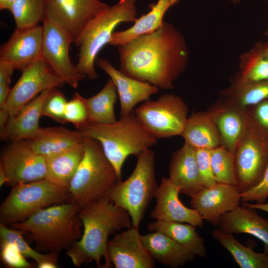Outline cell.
<instances>
[{"label":"cell","instance_id":"6","mask_svg":"<svg viewBox=\"0 0 268 268\" xmlns=\"http://www.w3.org/2000/svg\"><path fill=\"white\" fill-rule=\"evenodd\" d=\"M82 144L83 156L68 188L70 201L79 208L105 196L120 181L100 142L84 136Z\"/></svg>","mask_w":268,"mask_h":268},{"label":"cell","instance_id":"42","mask_svg":"<svg viewBox=\"0 0 268 268\" xmlns=\"http://www.w3.org/2000/svg\"><path fill=\"white\" fill-rule=\"evenodd\" d=\"M14 69L8 64L0 61V108H2L10 91L11 76Z\"/></svg>","mask_w":268,"mask_h":268},{"label":"cell","instance_id":"2","mask_svg":"<svg viewBox=\"0 0 268 268\" xmlns=\"http://www.w3.org/2000/svg\"><path fill=\"white\" fill-rule=\"evenodd\" d=\"M83 227L80 238L67 250V255L77 267L94 261L98 268L112 265L107 253L111 234L132 226L128 212L106 196L79 208Z\"/></svg>","mask_w":268,"mask_h":268},{"label":"cell","instance_id":"18","mask_svg":"<svg viewBox=\"0 0 268 268\" xmlns=\"http://www.w3.org/2000/svg\"><path fill=\"white\" fill-rule=\"evenodd\" d=\"M180 188L169 178L162 177L155 195L156 204L150 212L156 220L187 223L202 228L203 219L194 208L184 205L180 201Z\"/></svg>","mask_w":268,"mask_h":268},{"label":"cell","instance_id":"26","mask_svg":"<svg viewBox=\"0 0 268 268\" xmlns=\"http://www.w3.org/2000/svg\"><path fill=\"white\" fill-rule=\"evenodd\" d=\"M83 154L82 143L65 152L45 157V179L61 188L68 190Z\"/></svg>","mask_w":268,"mask_h":268},{"label":"cell","instance_id":"37","mask_svg":"<svg viewBox=\"0 0 268 268\" xmlns=\"http://www.w3.org/2000/svg\"><path fill=\"white\" fill-rule=\"evenodd\" d=\"M67 102L62 91L57 88H53L43 105L42 116L47 117L58 123H66L65 113Z\"/></svg>","mask_w":268,"mask_h":268},{"label":"cell","instance_id":"23","mask_svg":"<svg viewBox=\"0 0 268 268\" xmlns=\"http://www.w3.org/2000/svg\"><path fill=\"white\" fill-rule=\"evenodd\" d=\"M84 136L79 130L64 127L40 128L35 137L28 140L32 150L45 157L69 150L82 143Z\"/></svg>","mask_w":268,"mask_h":268},{"label":"cell","instance_id":"24","mask_svg":"<svg viewBox=\"0 0 268 268\" xmlns=\"http://www.w3.org/2000/svg\"><path fill=\"white\" fill-rule=\"evenodd\" d=\"M141 238L150 256L155 260L171 268L183 267L196 256L168 236L158 231L141 235Z\"/></svg>","mask_w":268,"mask_h":268},{"label":"cell","instance_id":"47","mask_svg":"<svg viewBox=\"0 0 268 268\" xmlns=\"http://www.w3.org/2000/svg\"><path fill=\"white\" fill-rule=\"evenodd\" d=\"M178 0H169V1H170L171 3V6L174 5L176 3H177L178 1ZM230 0L231 1H232V2L234 3H239L240 1V0Z\"/></svg>","mask_w":268,"mask_h":268},{"label":"cell","instance_id":"43","mask_svg":"<svg viewBox=\"0 0 268 268\" xmlns=\"http://www.w3.org/2000/svg\"><path fill=\"white\" fill-rule=\"evenodd\" d=\"M255 116L259 123L268 129V101L259 104L256 110Z\"/></svg>","mask_w":268,"mask_h":268},{"label":"cell","instance_id":"33","mask_svg":"<svg viewBox=\"0 0 268 268\" xmlns=\"http://www.w3.org/2000/svg\"><path fill=\"white\" fill-rule=\"evenodd\" d=\"M240 59L241 79L249 82L268 80V56L265 51L264 43H257Z\"/></svg>","mask_w":268,"mask_h":268},{"label":"cell","instance_id":"5","mask_svg":"<svg viewBox=\"0 0 268 268\" xmlns=\"http://www.w3.org/2000/svg\"><path fill=\"white\" fill-rule=\"evenodd\" d=\"M137 11L135 0H120L90 20L74 41L78 47V72L90 79L98 76L95 63L99 52L109 44L116 27L122 22H134Z\"/></svg>","mask_w":268,"mask_h":268},{"label":"cell","instance_id":"30","mask_svg":"<svg viewBox=\"0 0 268 268\" xmlns=\"http://www.w3.org/2000/svg\"><path fill=\"white\" fill-rule=\"evenodd\" d=\"M117 92L114 83L109 79L96 95L88 98L83 97L88 113V124H105L117 121L114 111Z\"/></svg>","mask_w":268,"mask_h":268},{"label":"cell","instance_id":"3","mask_svg":"<svg viewBox=\"0 0 268 268\" xmlns=\"http://www.w3.org/2000/svg\"><path fill=\"white\" fill-rule=\"evenodd\" d=\"M79 208L71 201L54 205L9 226L28 234L37 250L59 253L67 250L81 236Z\"/></svg>","mask_w":268,"mask_h":268},{"label":"cell","instance_id":"27","mask_svg":"<svg viewBox=\"0 0 268 268\" xmlns=\"http://www.w3.org/2000/svg\"><path fill=\"white\" fill-rule=\"evenodd\" d=\"M196 227L187 223L163 220H156L147 225L149 231L161 232L196 256L203 258L207 254L206 249Z\"/></svg>","mask_w":268,"mask_h":268},{"label":"cell","instance_id":"49","mask_svg":"<svg viewBox=\"0 0 268 268\" xmlns=\"http://www.w3.org/2000/svg\"><path fill=\"white\" fill-rule=\"evenodd\" d=\"M265 35L268 37V29L267 30V31L264 33Z\"/></svg>","mask_w":268,"mask_h":268},{"label":"cell","instance_id":"14","mask_svg":"<svg viewBox=\"0 0 268 268\" xmlns=\"http://www.w3.org/2000/svg\"><path fill=\"white\" fill-rule=\"evenodd\" d=\"M238 191L250 189L261 179L268 162V154L247 127L235 153Z\"/></svg>","mask_w":268,"mask_h":268},{"label":"cell","instance_id":"13","mask_svg":"<svg viewBox=\"0 0 268 268\" xmlns=\"http://www.w3.org/2000/svg\"><path fill=\"white\" fill-rule=\"evenodd\" d=\"M108 6L99 0H46L45 17L64 29L74 42L87 23Z\"/></svg>","mask_w":268,"mask_h":268},{"label":"cell","instance_id":"12","mask_svg":"<svg viewBox=\"0 0 268 268\" xmlns=\"http://www.w3.org/2000/svg\"><path fill=\"white\" fill-rule=\"evenodd\" d=\"M0 166L12 186L45 178L46 158L32 150L28 140L13 141L3 151Z\"/></svg>","mask_w":268,"mask_h":268},{"label":"cell","instance_id":"21","mask_svg":"<svg viewBox=\"0 0 268 268\" xmlns=\"http://www.w3.org/2000/svg\"><path fill=\"white\" fill-rule=\"evenodd\" d=\"M169 169V179L180 188V194L190 197L204 187L197 162L196 150L187 143L173 154Z\"/></svg>","mask_w":268,"mask_h":268},{"label":"cell","instance_id":"9","mask_svg":"<svg viewBox=\"0 0 268 268\" xmlns=\"http://www.w3.org/2000/svg\"><path fill=\"white\" fill-rule=\"evenodd\" d=\"M188 111L180 97L164 94L156 100L146 101L134 112L145 130L157 139L181 135Z\"/></svg>","mask_w":268,"mask_h":268},{"label":"cell","instance_id":"11","mask_svg":"<svg viewBox=\"0 0 268 268\" xmlns=\"http://www.w3.org/2000/svg\"><path fill=\"white\" fill-rule=\"evenodd\" d=\"M42 27V58L65 83L76 88L84 76L78 72L70 59L69 49L73 42L71 37L64 29L46 17Z\"/></svg>","mask_w":268,"mask_h":268},{"label":"cell","instance_id":"48","mask_svg":"<svg viewBox=\"0 0 268 268\" xmlns=\"http://www.w3.org/2000/svg\"><path fill=\"white\" fill-rule=\"evenodd\" d=\"M264 49L266 53L268 56V43H264Z\"/></svg>","mask_w":268,"mask_h":268},{"label":"cell","instance_id":"8","mask_svg":"<svg viewBox=\"0 0 268 268\" xmlns=\"http://www.w3.org/2000/svg\"><path fill=\"white\" fill-rule=\"evenodd\" d=\"M70 201L69 190L46 179L19 183L12 187L0 207V222L9 225L22 222L36 212Z\"/></svg>","mask_w":268,"mask_h":268},{"label":"cell","instance_id":"41","mask_svg":"<svg viewBox=\"0 0 268 268\" xmlns=\"http://www.w3.org/2000/svg\"><path fill=\"white\" fill-rule=\"evenodd\" d=\"M197 162L204 187L214 184L216 181L213 175L210 158V150L195 149Z\"/></svg>","mask_w":268,"mask_h":268},{"label":"cell","instance_id":"10","mask_svg":"<svg viewBox=\"0 0 268 268\" xmlns=\"http://www.w3.org/2000/svg\"><path fill=\"white\" fill-rule=\"evenodd\" d=\"M22 71L21 76L11 89L5 103L0 109V130L9 118L15 116L38 94L65 83L42 58L36 60Z\"/></svg>","mask_w":268,"mask_h":268},{"label":"cell","instance_id":"36","mask_svg":"<svg viewBox=\"0 0 268 268\" xmlns=\"http://www.w3.org/2000/svg\"><path fill=\"white\" fill-rule=\"evenodd\" d=\"M232 92L243 107L258 104L268 98V80L249 82L239 78Z\"/></svg>","mask_w":268,"mask_h":268},{"label":"cell","instance_id":"50","mask_svg":"<svg viewBox=\"0 0 268 268\" xmlns=\"http://www.w3.org/2000/svg\"></svg>","mask_w":268,"mask_h":268},{"label":"cell","instance_id":"32","mask_svg":"<svg viewBox=\"0 0 268 268\" xmlns=\"http://www.w3.org/2000/svg\"><path fill=\"white\" fill-rule=\"evenodd\" d=\"M23 232L20 230L7 227L0 223V241L14 244L26 258H29L37 264L38 268H56L58 267V253L50 252L41 253L32 248L22 236Z\"/></svg>","mask_w":268,"mask_h":268},{"label":"cell","instance_id":"39","mask_svg":"<svg viewBox=\"0 0 268 268\" xmlns=\"http://www.w3.org/2000/svg\"><path fill=\"white\" fill-rule=\"evenodd\" d=\"M0 259L4 266L10 268H31L29 263L13 243L0 241Z\"/></svg>","mask_w":268,"mask_h":268},{"label":"cell","instance_id":"34","mask_svg":"<svg viewBox=\"0 0 268 268\" xmlns=\"http://www.w3.org/2000/svg\"><path fill=\"white\" fill-rule=\"evenodd\" d=\"M10 11L16 29L32 28L45 17L46 0H15Z\"/></svg>","mask_w":268,"mask_h":268},{"label":"cell","instance_id":"40","mask_svg":"<svg viewBox=\"0 0 268 268\" xmlns=\"http://www.w3.org/2000/svg\"><path fill=\"white\" fill-rule=\"evenodd\" d=\"M243 203L255 201L257 203L266 202L268 198V162L259 182L248 190L240 193Z\"/></svg>","mask_w":268,"mask_h":268},{"label":"cell","instance_id":"7","mask_svg":"<svg viewBox=\"0 0 268 268\" xmlns=\"http://www.w3.org/2000/svg\"><path fill=\"white\" fill-rule=\"evenodd\" d=\"M137 162L131 176L118 181L106 193L115 204L129 213L132 226L138 228L145 211L155 198L158 186L155 174V155L147 149L136 155Z\"/></svg>","mask_w":268,"mask_h":268},{"label":"cell","instance_id":"29","mask_svg":"<svg viewBox=\"0 0 268 268\" xmlns=\"http://www.w3.org/2000/svg\"><path fill=\"white\" fill-rule=\"evenodd\" d=\"M211 236L231 254L240 268H268V255L265 253L255 252L219 228L213 230Z\"/></svg>","mask_w":268,"mask_h":268},{"label":"cell","instance_id":"1","mask_svg":"<svg viewBox=\"0 0 268 268\" xmlns=\"http://www.w3.org/2000/svg\"><path fill=\"white\" fill-rule=\"evenodd\" d=\"M120 71L159 88H173L186 68L188 52L183 35L165 21L156 30L118 46Z\"/></svg>","mask_w":268,"mask_h":268},{"label":"cell","instance_id":"28","mask_svg":"<svg viewBox=\"0 0 268 268\" xmlns=\"http://www.w3.org/2000/svg\"><path fill=\"white\" fill-rule=\"evenodd\" d=\"M171 6L169 0H158L148 13L135 20L133 26L123 31L114 32L108 44L114 46L123 45L139 36L156 30L163 23L164 15Z\"/></svg>","mask_w":268,"mask_h":268},{"label":"cell","instance_id":"16","mask_svg":"<svg viewBox=\"0 0 268 268\" xmlns=\"http://www.w3.org/2000/svg\"><path fill=\"white\" fill-rule=\"evenodd\" d=\"M109 260L116 268H153L155 260L145 248L138 228L132 226L108 241Z\"/></svg>","mask_w":268,"mask_h":268},{"label":"cell","instance_id":"4","mask_svg":"<svg viewBox=\"0 0 268 268\" xmlns=\"http://www.w3.org/2000/svg\"><path fill=\"white\" fill-rule=\"evenodd\" d=\"M79 130L84 136L90 137L100 142L120 181L127 158L131 155L136 156L157 143L156 139L145 130L134 112L120 117L115 122L88 124Z\"/></svg>","mask_w":268,"mask_h":268},{"label":"cell","instance_id":"45","mask_svg":"<svg viewBox=\"0 0 268 268\" xmlns=\"http://www.w3.org/2000/svg\"><path fill=\"white\" fill-rule=\"evenodd\" d=\"M15 0H0V9L10 10Z\"/></svg>","mask_w":268,"mask_h":268},{"label":"cell","instance_id":"25","mask_svg":"<svg viewBox=\"0 0 268 268\" xmlns=\"http://www.w3.org/2000/svg\"><path fill=\"white\" fill-rule=\"evenodd\" d=\"M181 135L195 149H212L218 146L220 135L211 114H193L187 119Z\"/></svg>","mask_w":268,"mask_h":268},{"label":"cell","instance_id":"31","mask_svg":"<svg viewBox=\"0 0 268 268\" xmlns=\"http://www.w3.org/2000/svg\"><path fill=\"white\" fill-rule=\"evenodd\" d=\"M225 147L235 153L247 127L242 115L229 109H221L211 114Z\"/></svg>","mask_w":268,"mask_h":268},{"label":"cell","instance_id":"46","mask_svg":"<svg viewBox=\"0 0 268 268\" xmlns=\"http://www.w3.org/2000/svg\"><path fill=\"white\" fill-rule=\"evenodd\" d=\"M8 183L7 175L2 167L0 166V186L1 187L3 184Z\"/></svg>","mask_w":268,"mask_h":268},{"label":"cell","instance_id":"35","mask_svg":"<svg viewBox=\"0 0 268 268\" xmlns=\"http://www.w3.org/2000/svg\"><path fill=\"white\" fill-rule=\"evenodd\" d=\"M210 158L216 182L237 185L234 153L225 146L210 150Z\"/></svg>","mask_w":268,"mask_h":268},{"label":"cell","instance_id":"15","mask_svg":"<svg viewBox=\"0 0 268 268\" xmlns=\"http://www.w3.org/2000/svg\"><path fill=\"white\" fill-rule=\"evenodd\" d=\"M190 203L203 220L218 226L221 216L239 206L240 192L235 186L216 182L190 196Z\"/></svg>","mask_w":268,"mask_h":268},{"label":"cell","instance_id":"20","mask_svg":"<svg viewBox=\"0 0 268 268\" xmlns=\"http://www.w3.org/2000/svg\"><path fill=\"white\" fill-rule=\"evenodd\" d=\"M51 89L41 92L24 106L15 116L8 119L0 130L2 139L29 140L35 137L40 128L39 120L43 105Z\"/></svg>","mask_w":268,"mask_h":268},{"label":"cell","instance_id":"44","mask_svg":"<svg viewBox=\"0 0 268 268\" xmlns=\"http://www.w3.org/2000/svg\"><path fill=\"white\" fill-rule=\"evenodd\" d=\"M243 206L256 209L261 210L268 212V202L262 203H250L249 202H245L243 203Z\"/></svg>","mask_w":268,"mask_h":268},{"label":"cell","instance_id":"19","mask_svg":"<svg viewBox=\"0 0 268 268\" xmlns=\"http://www.w3.org/2000/svg\"><path fill=\"white\" fill-rule=\"evenodd\" d=\"M95 62L110 76L116 86L120 103V117L130 114L137 104L149 100L150 96L158 92L159 88L156 86L126 75L106 59L98 58Z\"/></svg>","mask_w":268,"mask_h":268},{"label":"cell","instance_id":"17","mask_svg":"<svg viewBox=\"0 0 268 268\" xmlns=\"http://www.w3.org/2000/svg\"><path fill=\"white\" fill-rule=\"evenodd\" d=\"M42 25L16 29L0 48V61L15 69L23 70L36 60L42 58Z\"/></svg>","mask_w":268,"mask_h":268},{"label":"cell","instance_id":"38","mask_svg":"<svg viewBox=\"0 0 268 268\" xmlns=\"http://www.w3.org/2000/svg\"><path fill=\"white\" fill-rule=\"evenodd\" d=\"M66 122L72 124L80 129L88 124V113L83 97L75 93L72 98L67 101L65 113Z\"/></svg>","mask_w":268,"mask_h":268},{"label":"cell","instance_id":"22","mask_svg":"<svg viewBox=\"0 0 268 268\" xmlns=\"http://www.w3.org/2000/svg\"><path fill=\"white\" fill-rule=\"evenodd\" d=\"M218 226L232 235L245 233L256 237L264 243V253L268 255V220L260 216L256 209L238 206L223 214Z\"/></svg>","mask_w":268,"mask_h":268}]
</instances>
